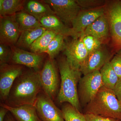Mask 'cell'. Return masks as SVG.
Segmentation results:
<instances>
[{
  "instance_id": "6da1fadb",
  "label": "cell",
  "mask_w": 121,
  "mask_h": 121,
  "mask_svg": "<svg viewBox=\"0 0 121 121\" xmlns=\"http://www.w3.org/2000/svg\"><path fill=\"white\" fill-rule=\"evenodd\" d=\"M40 71L30 69L24 70L13 83L5 104L11 107L25 105L35 106L38 95L42 90Z\"/></svg>"
},
{
  "instance_id": "7a4b0ae2",
  "label": "cell",
  "mask_w": 121,
  "mask_h": 121,
  "mask_svg": "<svg viewBox=\"0 0 121 121\" xmlns=\"http://www.w3.org/2000/svg\"><path fill=\"white\" fill-rule=\"evenodd\" d=\"M58 66L60 75V88L56 99L59 103L67 102L80 111L78 85L81 79L80 70L74 68L66 57L59 59Z\"/></svg>"
},
{
  "instance_id": "3957f363",
  "label": "cell",
  "mask_w": 121,
  "mask_h": 121,
  "mask_svg": "<svg viewBox=\"0 0 121 121\" xmlns=\"http://www.w3.org/2000/svg\"><path fill=\"white\" fill-rule=\"evenodd\" d=\"M86 113L119 120L121 118V102L113 90L103 86L86 105Z\"/></svg>"
},
{
  "instance_id": "277c9868",
  "label": "cell",
  "mask_w": 121,
  "mask_h": 121,
  "mask_svg": "<svg viewBox=\"0 0 121 121\" xmlns=\"http://www.w3.org/2000/svg\"><path fill=\"white\" fill-rule=\"evenodd\" d=\"M57 66L55 60L49 58L45 60L40 71L42 90L53 101L57 98L60 90Z\"/></svg>"
},
{
  "instance_id": "5b68a950",
  "label": "cell",
  "mask_w": 121,
  "mask_h": 121,
  "mask_svg": "<svg viewBox=\"0 0 121 121\" xmlns=\"http://www.w3.org/2000/svg\"><path fill=\"white\" fill-rule=\"evenodd\" d=\"M103 86L99 70L91 72L81 78L78 84V94L80 103L89 104Z\"/></svg>"
},
{
  "instance_id": "8992f818",
  "label": "cell",
  "mask_w": 121,
  "mask_h": 121,
  "mask_svg": "<svg viewBox=\"0 0 121 121\" xmlns=\"http://www.w3.org/2000/svg\"><path fill=\"white\" fill-rule=\"evenodd\" d=\"M56 15L67 26L72 22L81 11L80 5L74 0H43Z\"/></svg>"
},
{
  "instance_id": "52a82bcc",
  "label": "cell",
  "mask_w": 121,
  "mask_h": 121,
  "mask_svg": "<svg viewBox=\"0 0 121 121\" xmlns=\"http://www.w3.org/2000/svg\"><path fill=\"white\" fill-rule=\"evenodd\" d=\"M24 70L22 65L11 64L0 65V98L2 103H5L13 83Z\"/></svg>"
},
{
  "instance_id": "ba28073f",
  "label": "cell",
  "mask_w": 121,
  "mask_h": 121,
  "mask_svg": "<svg viewBox=\"0 0 121 121\" xmlns=\"http://www.w3.org/2000/svg\"><path fill=\"white\" fill-rule=\"evenodd\" d=\"M35 106L41 121H65L62 110L43 90L38 95Z\"/></svg>"
},
{
  "instance_id": "9c48e42d",
  "label": "cell",
  "mask_w": 121,
  "mask_h": 121,
  "mask_svg": "<svg viewBox=\"0 0 121 121\" xmlns=\"http://www.w3.org/2000/svg\"><path fill=\"white\" fill-rule=\"evenodd\" d=\"M11 47L12 51L11 64L25 66L36 71L41 70L44 65L43 54L29 52L15 46Z\"/></svg>"
},
{
  "instance_id": "30bf717a",
  "label": "cell",
  "mask_w": 121,
  "mask_h": 121,
  "mask_svg": "<svg viewBox=\"0 0 121 121\" xmlns=\"http://www.w3.org/2000/svg\"><path fill=\"white\" fill-rule=\"evenodd\" d=\"M64 54L68 62L72 67L80 70V67L89 55V52L79 38L73 39L66 43Z\"/></svg>"
},
{
  "instance_id": "8fae6325",
  "label": "cell",
  "mask_w": 121,
  "mask_h": 121,
  "mask_svg": "<svg viewBox=\"0 0 121 121\" xmlns=\"http://www.w3.org/2000/svg\"><path fill=\"white\" fill-rule=\"evenodd\" d=\"M21 32L15 15L0 18V43L12 47L16 45Z\"/></svg>"
},
{
  "instance_id": "7c38bea8",
  "label": "cell",
  "mask_w": 121,
  "mask_h": 121,
  "mask_svg": "<svg viewBox=\"0 0 121 121\" xmlns=\"http://www.w3.org/2000/svg\"><path fill=\"white\" fill-rule=\"evenodd\" d=\"M104 14L102 8L80 11L72 24L73 39L80 38L89 25Z\"/></svg>"
},
{
  "instance_id": "4fadbf2b",
  "label": "cell",
  "mask_w": 121,
  "mask_h": 121,
  "mask_svg": "<svg viewBox=\"0 0 121 121\" xmlns=\"http://www.w3.org/2000/svg\"><path fill=\"white\" fill-rule=\"evenodd\" d=\"M110 55L106 50L102 47L89 54L81 66L80 70L83 75L100 69L109 62Z\"/></svg>"
},
{
  "instance_id": "5bb4252c",
  "label": "cell",
  "mask_w": 121,
  "mask_h": 121,
  "mask_svg": "<svg viewBox=\"0 0 121 121\" xmlns=\"http://www.w3.org/2000/svg\"><path fill=\"white\" fill-rule=\"evenodd\" d=\"M111 35L115 44L121 45V1L114 2L107 13Z\"/></svg>"
},
{
  "instance_id": "9a60e30c",
  "label": "cell",
  "mask_w": 121,
  "mask_h": 121,
  "mask_svg": "<svg viewBox=\"0 0 121 121\" xmlns=\"http://www.w3.org/2000/svg\"><path fill=\"white\" fill-rule=\"evenodd\" d=\"M109 30L108 17L104 14L89 25L81 37L89 35L103 42L108 37Z\"/></svg>"
},
{
  "instance_id": "2e32d148",
  "label": "cell",
  "mask_w": 121,
  "mask_h": 121,
  "mask_svg": "<svg viewBox=\"0 0 121 121\" xmlns=\"http://www.w3.org/2000/svg\"><path fill=\"white\" fill-rule=\"evenodd\" d=\"M0 106L8 109L17 121H41L35 106L25 105L17 107H11L4 103H1Z\"/></svg>"
},
{
  "instance_id": "e0dca14e",
  "label": "cell",
  "mask_w": 121,
  "mask_h": 121,
  "mask_svg": "<svg viewBox=\"0 0 121 121\" xmlns=\"http://www.w3.org/2000/svg\"><path fill=\"white\" fill-rule=\"evenodd\" d=\"M39 21L47 30L52 31L66 37H72L71 28L64 23L55 15L44 17L40 19Z\"/></svg>"
},
{
  "instance_id": "ac0fdd59",
  "label": "cell",
  "mask_w": 121,
  "mask_h": 121,
  "mask_svg": "<svg viewBox=\"0 0 121 121\" xmlns=\"http://www.w3.org/2000/svg\"><path fill=\"white\" fill-rule=\"evenodd\" d=\"M23 10L39 20L44 17L55 15L54 11L50 5L42 1L31 0L26 1Z\"/></svg>"
},
{
  "instance_id": "d6986e66",
  "label": "cell",
  "mask_w": 121,
  "mask_h": 121,
  "mask_svg": "<svg viewBox=\"0 0 121 121\" xmlns=\"http://www.w3.org/2000/svg\"><path fill=\"white\" fill-rule=\"evenodd\" d=\"M43 26L23 31L21 33L16 47L19 48H29L33 43L46 31Z\"/></svg>"
},
{
  "instance_id": "ffe728a7",
  "label": "cell",
  "mask_w": 121,
  "mask_h": 121,
  "mask_svg": "<svg viewBox=\"0 0 121 121\" xmlns=\"http://www.w3.org/2000/svg\"><path fill=\"white\" fill-rule=\"evenodd\" d=\"M26 1L23 0H0V17L13 16L23 10Z\"/></svg>"
},
{
  "instance_id": "44dd1931",
  "label": "cell",
  "mask_w": 121,
  "mask_h": 121,
  "mask_svg": "<svg viewBox=\"0 0 121 121\" xmlns=\"http://www.w3.org/2000/svg\"><path fill=\"white\" fill-rule=\"evenodd\" d=\"M15 17L21 32L42 26L39 20L23 10L16 13Z\"/></svg>"
},
{
  "instance_id": "7402d4cb",
  "label": "cell",
  "mask_w": 121,
  "mask_h": 121,
  "mask_svg": "<svg viewBox=\"0 0 121 121\" xmlns=\"http://www.w3.org/2000/svg\"><path fill=\"white\" fill-rule=\"evenodd\" d=\"M57 35L54 32L46 30L31 45L29 48L31 52L38 54L46 53L51 41Z\"/></svg>"
},
{
  "instance_id": "603a6c76",
  "label": "cell",
  "mask_w": 121,
  "mask_h": 121,
  "mask_svg": "<svg viewBox=\"0 0 121 121\" xmlns=\"http://www.w3.org/2000/svg\"><path fill=\"white\" fill-rule=\"evenodd\" d=\"M99 71L103 86L113 90L119 78L115 72L110 61L106 63Z\"/></svg>"
},
{
  "instance_id": "cb8c5ba5",
  "label": "cell",
  "mask_w": 121,
  "mask_h": 121,
  "mask_svg": "<svg viewBox=\"0 0 121 121\" xmlns=\"http://www.w3.org/2000/svg\"><path fill=\"white\" fill-rule=\"evenodd\" d=\"M65 38L63 35L57 34L52 39L46 52L50 59H54L60 51L64 49L66 44L64 41Z\"/></svg>"
},
{
  "instance_id": "d4e9b609",
  "label": "cell",
  "mask_w": 121,
  "mask_h": 121,
  "mask_svg": "<svg viewBox=\"0 0 121 121\" xmlns=\"http://www.w3.org/2000/svg\"><path fill=\"white\" fill-rule=\"evenodd\" d=\"M61 110L65 121H86L84 115L69 103L64 105Z\"/></svg>"
},
{
  "instance_id": "484cf974",
  "label": "cell",
  "mask_w": 121,
  "mask_h": 121,
  "mask_svg": "<svg viewBox=\"0 0 121 121\" xmlns=\"http://www.w3.org/2000/svg\"><path fill=\"white\" fill-rule=\"evenodd\" d=\"M89 54L98 50L102 47V42L92 36H84L80 38Z\"/></svg>"
},
{
  "instance_id": "4316f807",
  "label": "cell",
  "mask_w": 121,
  "mask_h": 121,
  "mask_svg": "<svg viewBox=\"0 0 121 121\" xmlns=\"http://www.w3.org/2000/svg\"><path fill=\"white\" fill-rule=\"evenodd\" d=\"M12 55L11 47L0 43V65L9 64Z\"/></svg>"
},
{
  "instance_id": "83f0119b",
  "label": "cell",
  "mask_w": 121,
  "mask_h": 121,
  "mask_svg": "<svg viewBox=\"0 0 121 121\" xmlns=\"http://www.w3.org/2000/svg\"><path fill=\"white\" fill-rule=\"evenodd\" d=\"M119 79L121 78V50L110 61Z\"/></svg>"
},
{
  "instance_id": "f1b7e54d",
  "label": "cell",
  "mask_w": 121,
  "mask_h": 121,
  "mask_svg": "<svg viewBox=\"0 0 121 121\" xmlns=\"http://www.w3.org/2000/svg\"><path fill=\"white\" fill-rule=\"evenodd\" d=\"M84 115L86 121H117V119L108 118L91 114L85 113Z\"/></svg>"
},
{
  "instance_id": "f546056e",
  "label": "cell",
  "mask_w": 121,
  "mask_h": 121,
  "mask_svg": "<svg viewBox=\"0 0 121 121\" xmlns=\"http://www.w3.org/2000/svg\"><path fill=\"white\" fill-rule=\"evenodd\" d=\"M113 91L117 98L121 103V78L118 81Z\"/></svg>"
},
{
  "instance_id": "4dcf8cb0",
  "label": "cell",
  "mask_w": 121,
  "mask_h": 121,
  "mask_svg": "<svg viewBox=\"0 0 121 121\" xmlns=\"http://www.w3.org/2000/svg\"><path fill=\"white\" fill-rule=\"evenodd\" d=\"M9 111L7 108L0 106V121H4L5 117Z\"/></svg>"
},
{
  "instance_id": "1f68e13d",
  "label": "cell",
  "mask_w": 121,
  "mask_h": 121,
  "mask_svg": "<svg viewBox=\"0 0 121 121\" xmlns=\"http://www.w3.org/2000/svg\"><path fill=\"white\" fill-rule=\"evenodd\" d=\"M4 121H17L11 113H8Z\"/></svg>"
},
{
  "instance_id": "d6a6232c",
  "label": "cell",
  "mask_w": 121,
  "mask_h": 121,
  "mask_svg": "<svg viewBox=\"0 0 121 121\" xmlns=\"http://www.w3.org/2000/svg\"><path fill=\"white\" fill-rule=\"evenodd\" d=\"M117 121H121L119 119H117Z\"/></svg>"
},
{
  "instance_id": "836d02e7",
  "label": "cell",
  "mask_w": 121,
  "mask_h": 121,
  "mask_svg": "<svg viewBox=\"0 0 121 121\" xmlns=\"http://www.w3.org/2000/svg\"><path fill=\"white\" fill-rule=\"evenodd\" d=\"M120 121H121V119H120Z\"/></svg>"
}]
</instances>
